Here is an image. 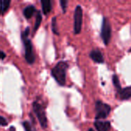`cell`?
Wrapping results in <instances>:
<instances>
[{"label": "cell", "mask_w": 131, "mask_h": 131, "mask_svg": "<svg viewBox=\"0 0 131 131\" xmlns=\"http://www.w3.org/2000/svg\"><path fill=\"white\" fill-rule=\"evenodd\" d=\"M69 64L66 61H59L56 65L52 69V76L54 78L56 81L61 86H64L66 84V71L68 69Z\"/></svg>", "instance_id": "1"}, {"label": "cell", "mask_w": 131, "mask_h": 131, "mask_svg": "<svg viewBox=\"0 0 131 131\" xmlns=\"http://www.w3.org/2000/svg\"><path fill=\"white\" fill-rule=\"evenodd\" d=\"M29 33V28H26L25 31L22 34V39L25 47V58L29 64H33L35 61V56L33 53L32 42L30 39L27 38Z\"/></svg>", "instance_id": "2"}, {"label": "cell", "mask_w": 131, "mask_h": 131, "mask_svg": "<svg viewBox=\"0 0 131 131\" xmlns=\"http://www.w3.org/2000/svg\"><path fill=\"white\" fill-rule=\"evenodd\" d=\"M96 108V120L101 121L108 117L111 111V107L102 102L101 101H97L95 104Z\"/></svg>", "instance_id": "3"}, {"label": "cell", "mask_w": 131, "mask_h": 131, "mask_svg": "<svg viewBox=\"0 0 131 131\" xmlns=\"http://www.w3.org/2000/svg\"><path fill=\"white\" fill-rule=\"evenodd\" d=\"M32 108H33L34 113L36 115V117L38 118V121H39L41 127L43 129H46L47 127V118H46V115L44 108L39 103H38L36 101H35L32 104Z\"/></svg>", "instance_id": "4"}, {"label": "cell", "mask_w": 131, "mask_h": 131, "mask_svg": "<svg viewBox=\"0 0 131 131\" xmlns=\"http://www.w3.org/2000/svg\"><path fill=\"white\" fill-rule=\"evenodd\" d=\"M111 32H112V29H111V25H110V21L107 19V18H103V22H102L100 35L105 45H108L110 41Z\"/></svg>", "instance_id": "5"}, {"label": "cell", "mask_w": 131, "mask_h": 131, "mask_svg": "<svg viewBox=\"0 0 131 131\" xmlns=\"http://www.w3.org/2000/svg\"><path fill=\"white\" fill-rule=\"evenodd\" d=\"M83 24V8L78 5L74 11V25L73 31L75 34H80L82 29Z\"/></svg>", "instance_id": "6"}, {"label": "cell", "mask_w": 131, "mask_h": 131, "mask_svg": "<svg viewBox=\"0 0 131 131\" xmlns=\"http://www.w3.org/2000/svg\"><path fill=\"white\" fill-rule=\"evenodd\" d=\"M90 57L91 58V59L93 61H94L95 62L97 63H100V64H102L104 62V58H103V55L102 54V52L98 49V48H96V49H93L90 53Z\"/></svg>", "instance_id": "7"}, {"label": "cell", "mask_w": 131, "mask_h": 131, "mask_svg": "<svg viewBox=\"0 0 131 131\" xmlns=\"http://www.w3.org/2000/svg\"><path fill=\"white\" fill-rule=\"evenodd\" d=\"M94 126L97 131H109L111 127V124L110 121H102L96 120Z\"/></svg>", "instance_id": "8"}, {"label": "cell", "mask_w": 131, "mask_h": 131, "mask_svg": "<svg viewBox=\"0 0 131 131\" xmlns=\"http://www.w3.org/2000/svg\"><path fill=\"white\" fill-rule=\"evenodd\" d=\"M117 92L120 100H122V101L129 100L131 97V86L124 88H121L120 89L117 91Z\"/></svg>", "instance_id": "9"}, {"label": "cell", "mask_w": 131, "mask_h": 131, "mask_svg": "<svg viewBox=\"0 0 131 131\" xmlns=\"http://www.w3.org/2000/svg\"><path fill=\"white\" fill-rule=\"evenodd\" d=\"M42 9L44 15H47L52 9V2L50 0H42L41 1Z\"/></svg>", "instance_id": "10"}, {"label": "cell", "mask_w": 131, "mask_h": 131, "mask_svg": "<svg viewBox=\"0 0 131 131\" xmlns=\"http://www.w3.org/2000/svg\"><path fill=\"white\" fill-rule=\"evenodd\" d=\"M36 12V8L34 5H28L23 10V15L26 18H30Z\"/></svg>", "instance_id": "11"}, {"label": "cell", "mask_w": 131, "mask_h": 131, "mask_svg": "<svg viewBox=\"0 0 131 131\" xmlns=\"http://www.w3.org/2000/svg\"><path fill=\"white\" fill-rule=\"evenodd\" d=\"M10 3H11V1H9V0L0 1V15L5 13L8 10Z\"/></svg>", "instance_id": "12"}, {"label": "cell", "mask_w": 131, "mask_h": 131, "mask_svg": "<svg viewBox=\"0 0 131 131\" xmlns=\"http://www.w3.org/2000/svg\"><path fill=\"white\" fill-rule=\"evenodd\" d=\"M42 21V14L40 12H38L36 14V22H35V25H34V31H37V29L39 28L40 24Z\"/></svg>", "instance_id": "13"}, {"label": "cell", "mask_w": 131, "mask_h": 131, "mask_svg": "<svg viewBox=\"0 0 131 131\" xmlns=\"http://www.w3.org/2000/svg\"><path fill=\"white\" fill-rule=\"evenodd\" d=\"M113 85H114L115 88L117 89V91H118L119 89L121 88V85H120V83L118 76L117 74H114L113 76Z\"/></svg>", "instance_id": "14"}, {"label": "cell", "mask_w": 131, "mask_h": 131, "mask_svg": "<svg viewBox=\"0 0 131 131\" xmlns=\"http://www.w3.org/2000/svg\"><path fill=\"white\" fill-rule=\"evenodd\" d=\"M52 30L55 34H59L58 29H57V25H56V18L53 17L52 19Z\"/></svg>", "instance_id": "15"}, {"label": "cell", "mask_w": 131, "mask_h": 131, "mask_svg": "<svg viewBox=\"0 0 131 131\" xmlns=\"http://www.w3.org/2000/svg\"><path fill=\"white\" fill-rule=\"evenodd\" d=\"M22 126H23V127H24V129H25V131H32V126H31V124H29V122H28V121H24V122L22 123Z\"/></svg>", "instance_id": "16"}, {"label": "cell", "mask_w": 131, "mask_h": 131, "mask_svg": "<svg viewBox=\"0 0 131 131\" xmlns=\"http://www.w3.org/2000/svg\"><path fill=\"white\" fill-rule=\"evenodd\" d=\"M59 2H60L61 8L63 9V12H66V6H67V4H68V1H66V0H61Z\"/></svg>", "instance_id": "17"}, {"label": "cell", "mask_w": 131, "mask_h": 131, "mask_svg": "<svg viewBox=\"0 0 131 131\" xmlns=\"http://www.w3.org/2000/svg\"><path fill=\"white\" fill-rule=\"evenodd\" d=\"M8 124L7 121L2 116H0V127H5Z\"/></svg>", "instance_id": "18"}, {"label": "cell", "mask_w": 131, "mask_h": 131, "mask_svg": "<svg viewBox=\"0 0 131 131\" xmlns=\"http://www.w3.org/2000/svg\"><path fill=\"white\" fill-rule=\"evenodd\" d=\"M5 57H6V54H5V53L4 51H1V50H0V60H2V59H4Z\"/></svg>", "instance_id": "19"}, {"label": "cell", "mask_w": 131, "mask_h": 131, "mask_svg": "<svg viewBox=\"0 0 131 131\" xmlns=\"http://www.w3.org/2000/svg\"><path fill=\"white\" fill-rule=\"evenodd\" d=\"M9 131H15V128L14 127H11L9 129Z\"/></svg>", "instance_id": "20"}, {"label": "cell", "mask_w": 131, "mask_h": 131, "mask_svg": "<svg viewBox=\"0 0 131 131\" xmlns=\"http://www.w3.org/2000/svg\"><path fill=\"white\" fill-rule=\"evenodd\" d=\"M88 131H95V130H93V128H90V129L88 130Z\"/></svg>", "instance_id": "21"}, {"label": "cell", "mask_w": 131, "mask_h": 131, "mask_svg": "<svg viewBox=\"0 0 131 131\" xmlns=\"http://www.w3.org/2000/svg\"><path fill=\"white\" fill-rule=\"evenodd\" d=\"M130 52H131V48H130Z\"/></svg>", "instance_id": "22"}]
</instances>
